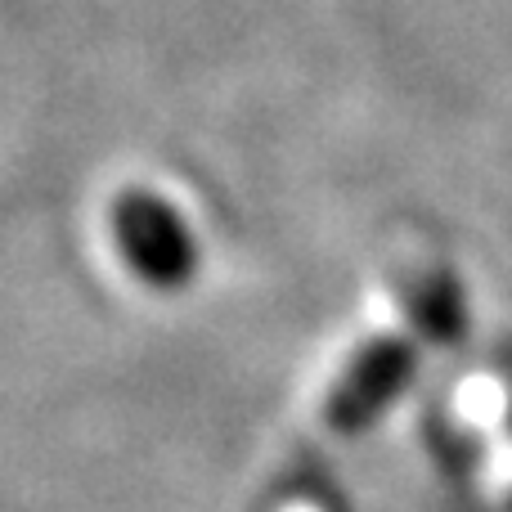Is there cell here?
<instances>
[{"instance_id":"1","label":"cell","mask_w":512,"mask_h":512,"mask_svg":"<svg viewBox=\"0 0 512 512\" xmlns=\"http://www.w3.org/2000/svg\"><path fill=\"white\" fill-rule=\"evenodd\" d=\"M108 230L122 252L126 270L149 288H180L198 270V239L189 234L185 216L153 189H126L113 198Z\"/></svg>"},{"instance_id":"2","label":"cell","mask_w":512,"mask_h":512,"mask_svg":"<svg viewBox=\"0 0 512 512\" xmlns=\"http://www.w3.org/2000/svg\"><path fill=\"white\" fill-rule=\"evenodd\" d=\"M409 373H414V351L400 337H378V342L360 346L328 391V423L342 427V432L364 427L405 387Z\"/></svg>"},{"instance_id":"3","label":"cell","mask_w":512,"mask_h":512,"mask_svg":"<svg viewBox=\"0 0 512 512\" xmlns=\"http://www.w3.org/2000/svg\"><path fill=\"white\" fill-rule=\"evenodd\" d=\"M414 315L423 319V328L427 333H436V337L459 333L463 306H459V288H454L450 274H436V279H427L423 288L414 292Z\"/></svg>"}]
</instances>
